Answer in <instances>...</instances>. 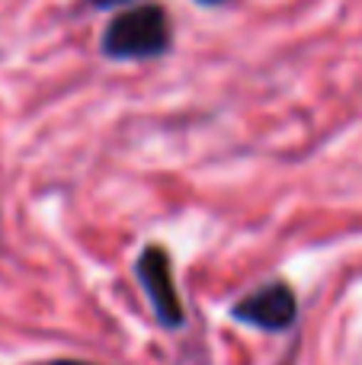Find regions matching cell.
Wrapping results in <instances>:
<instances>
[{"label":"cell","mask_w":362,"mask_h":365,"mask_svg":"<svg viewBox=\"0 0 362 365\" xmlns=\"http://www.w3.org/2000/svg\"><path fill=\"white\" fill-rule=\"evenodd\" d=\"M100 48L113 61H141L164 55L170 48V16L157 4L125 6L106 26Z\"/></svg>","instance_id":"6da1fadb"},{"label":"cell","mask_w":362,"mask_h":365,"mask_svg":"<svg viewBox=\"0 0 362 365\" xmlns=\"http://www.w3.org/2000/svg\"><path fill=\"white\" fill-rule=\"evenodd\" d=\"M231 317L250 324V327L279 334V330L292 327L299 317V298L289 282H269L267 289H257L244 295L237 304H231Z\"/></svg>","instance_id":"7a4b0ae2"},{"label":"cell","mask_w":362,"mask_h":365,"mask_svg":"<svg viewBox=\"0 0 362 365\" xmlns=\"http://www.w3.org/2000/svg\"><path fill=\"white\" fill-rule=\"evenodd\" d=\"M135 272H138V282L145 285V295L154 308V317L170 330L180 327V324H183V302H180L177 289H173L170 257H167L164 247H157V244L145 247Z\"/></svg>","instance_id":"3957f363"},{"label":"cell","mask_w":362,"mask_h":365,"mask_svg":"<svg viewBox=\"0 0 362 365\" xmlns=\"http://www.w3.org/2000/svg\"><path fill=\"white\" fill-rule=\"evenodd\" d=\"M128 4H135V0H90V6H128Z\"/></svg>","instance_id":"277c9868"},{"label":"cell","mask_w":362,"mask_h":365,"mask_svg":"<svg viewBox=\"0 0 362 365\" xmlns=\"http://www.w3.org/2000/svg\"><path fill=\"white\" fill-rule=\"evenodd\" d=\"M199 4H222V0H199Z\"/></svg>","instance_id":"5b68a950"}]
</instances>
